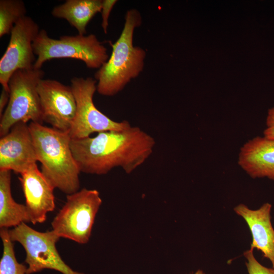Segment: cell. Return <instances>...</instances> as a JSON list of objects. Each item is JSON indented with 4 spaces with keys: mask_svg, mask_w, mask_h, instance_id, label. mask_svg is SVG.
<instances>
[{
    "mask_svg": "<svg viewBox=\"0 0 274 274\" xmlns=\"http://www.w3.org/2000/svg\"><path fill=\"white\" fill-rule=\"evenodd\" d=\"M71 82L76 102V114L68 132L71 139L86 138L94 132L123 130L131 126L128 121H115L96 108L93 100L97 91L95 79L74 77Z\"/></svg>",
    "mask_w": 274,
    "mask_h": 274,
    "instance_id": "obj_7",
    "label": "cell"
},
{
    "mask_svg": "<svg viewBox=\"0 0 274 274\" xmlns=\"http://www.w3.org/2000/svg\"><path fill=\"white\" fill-rule=\"evenodd\" d=\"M101 8L102 0H67L54 7L51 14L67 21L79 35H85L88 23L96 13L101 12Z\"/></svg>",
    "mask_w": 274,
    "mask_h": 274,
    "instance_id": "obj_15",
    "label": "cell"
},
{
    "mask_svg": "<svg viewBox=\"0 0 274 274\" xmlns=\"http://www.w3.org/2000/svg\"><path fill=\"white\" fill-rule=\"evenodd\" d=\"M238 163L252 178L274 181V139L257 136L248 141L240 149Z\"/></svg>",
    "mask_w": 274,
    "mask_h": 274,
    "instance_id": "obj_14",
    "label": "cell"
},
{
    "mask_svg": "<svg viewBox=\"0 0 274 274\" xmlns=\"http://www.w3.org/2000/svg\"><path fill=\"white\" fill-rule=\"evenodd\" d=\"M44 76L42 69L35 68L17 70L12 75L8 83L9 102L1 118V137L19 122L43 124L37 87Z\"/></svg>",
    "mask_w": 274,
    "mask_h": 274,
    "instance_id": "obj_5",
    "label": "cell"
},
{
    "mask_svg": "<svg viewBox=\"0 0 274 274\" xmlns=\"http://www.w3.org/2000/svg\"><path fill=\"white\" fill-rule=\"evenodd\" d=\"M9 96V92L3 88L0 95V118L2 117L4 109L8 105Z\"/></svg>",
    "mask_w": 274,
    "mask_h": 274,
    "instance_id": "obj_22",
    "label": "cell"
},
{
    "mask_svg": "<svg viewBox=\"0 0 274 274\" xmlns=\"http://www.w3.org/2000/svg\"><path fill=\"white\" fill-rule=\"evenodd\" d=\"M26 9L21 0L0 1V37L10 33L14 25L26 16Z\"/></svg>",
    "mask_w": 274,
    "mask_h": 274,
    "instance_id": "obj_17",
    "label": "cell"
},
{
    "mask_svg": "<svg viewBox=\"0 0 274 274\" xmlns=\"http://www.w3.org/2000/svg\"><path fill=\"white\" fill-rule=\"evenodd\" d=\"M102 203L99 192L83 188L66 195V200L51 222L61 238L85 244L90 237L97 213Z\"/></svg>",
    "mask_w": 274,
    "mask_h": 274,
    "instance_id": "obj_6",
    "label": "cell"
},
{
    "mask_svg": "<svg viewBox=\"0 0 274 274\" xmlns=\"http://www.w3.org/2000/svg\"><path fill=\"white\" fill-rule=\"evenodd\" d=\"M192 274H206V273L202 270L198 269L194 273Z\"/></svg>",
    "mask_w": 274,
    "mask_h": 274,
    "instance_id": "obj_23",
    "label": "cell"
},
{
    "mask_svg": "<svg viewBox=\"0 0 274 274\" xmlns=\"http://www.w3.org/2000/svg\"><path fill=\"white\" fill-rule=\"evenodd\" d=\"M37 90L42 120L57 130L69 132L76 112V102L71 86L52 79H42Z\"/></svg>",
    "mask_w": 274,
    "mask_h": 274,
    "instance_id": "obj_10",
    "label": "cell"
},
{
    "mask_svg": "<svg viewBox=\"0 0 274 274\" xmlns=\"http://www.w3.org/2000/svg\"><path fill=\"white\" fill-rule=\"evenodd\" d=\"M153 137L137 126L106 131L94 137L71 139V149L81 172L105 175L116 167L130 174L152 154Z\"/></svg>",
    "mask_w": 274,
    "mask_h": 274,
    "instance_id": "obj_1",
    "label": "cell"
},
{
    "mask_svg": "<svg viewBox=\"0 0 274 274\" xmlns=\"http://www.w3.org/2000/svg\"><path fill=\"white\" fill-rule=\"evenodd\" d=\"M29 128L44 177L54 188L67 195L78 191L81 172L71 149L68 132L32 122Z\"/></svg>",
    "mask_w": 274,
    "mask_h": 274,
    "instance_id": "obj_3",
    "label": "cell"
},
{
    "mask_svg": "<svg viewBox=\"0 0 274 274\" xmlns=\"http://www.w3.org/2000/svg\"><path fill=\"white\" fill-rule=\"evenodd\" d=\"M33 49L36 69H41L46 61L62 58L80 60L88 68L99 69L109 58L107 48L94 34L63 36L55 39L41 29L33 42Z\"/></svg>",
    "mask_w": 274,
    "mask_h": 274,
    "instance_id": "obj_4",
    "label": "cell"
},
{
    "mask_svg": "<svg viewBox=\"0 0 274 274\" xmlns=\"http://www.w3.org/2000/svg\"><path fill=\"white\" fill-rule=\"evenodd\" d=\"M38 161L29 125L15 124L0 140V170L21 174Z\"/></svg>",
    "mask_w": 274,
    "mask_h": 274,
    "instance_id": "obj_11",
    "label": "cell"
},
{
    "mask_svg": "<svg viewBox=\"0 0 274 274\" xmlns=\"http://www.w3.org/2000/svg\"><path fill=\"white\" fill-rule=\"evenodd\" d=\"M271 204H263L257 210L241 203L234 208V212L243 218L251 231L252 241L250 249L260 251L274 268V229L271 222Z\"/></svg>",
    "mask_w": 274,
    "mask_h": 274,
    "instance_id": "obj_13",
    "label": "cell"
},
{
    "mask_svg": "<svg viewBox=\"0 0 274 274\" xmlns=\"http://www.w3.org/2000/svg\"><path fill=\"white\" fill-rule=\"evenodd\" d=\"M117 1L116 0H102L101 27L105 34L107 33L109 26V17L110 13Z\"/></svg>",
    "mask_w": 274,
    "mask_h": 274,
    "instance_id": "obj_20",
    "label": "cell"
},
{
    "mask_svg": "<svg viewBox=\"0 0 274 274\" xmlns=\"http://www.w3.org/2000/svg\"><path fill=\"white\" fill-rule=\"evenodd\" d=\"M141 23V15L138 10L132 9L126 12L121 33L117 41L111 44L110 57L94 75L99 94L115 95L143 71L146 51L133 45L134 30Z\"/></svg>",
    "mask_w": 274,
    "mask_h": 274,
    "instance_id": "obj_2",
    "label": "cell"
},
{
    "mask_svg": "<svg viewBox=\"0 0 274 274\" xmlns=\"http://www.w3.org/2000/svg\"><path fill=\"white\" fill-rule=\"evenodd\" d=\"M11 170H0V228L16 227L29 219L25 205L16 202L11 194Z\"/></svg>",
    "mask_w": 274,
    "mask_h": 274,
    "instance_id": "obj_16",
    "label": "cell"
},
{
    "mask_svg": "<svg viewBox=\"0 0 274 274\" xmlns=\"http://www.w3.org/2000/svg\"><path fill=\"white\" fill-rule=\"evenodd\" d=\"M253 249H250L244 253L246 259L245 264L248 274H274L273 268H268L260 263L254 256Z\"/></svg>",
    "mask_w": 274,
    "mask_h": 274,
    "instance_id": "obj_19",
    "label": "cell"
},
{
    "mask_svg": "<svg viewBox=\"0 0 274 274\" xmlns=\"http://www.w3.org/2000/svg\"><path fill=\"white\" fill-rule=\"evenodd\" d=\"M0 236L3 247L0 260V274H28L25 265L17 260L13 242L9 236V229L1 228Z\"/></svg>",
    "mask_w": 274,
    "mask_h": 274,
    "instance_id": "obj_18",
    "label": "cell"
},
{
    "mask_svg": "<svg viewBox=\"0 0 274 274\" xmlns=\"http://www.w3.org/2000/svg\"><path fill=\"white\" fill-rule=\"evenodd\" d=\"M19 180L25 198L29 222L44 223L55 208V189L38 169L37 164L20 174Z\"/></svg>",
    "mask_w": 274,
    "mask_h": 274,
    "instance_id": "obj_12",
    "label": "cell"
},
{
    "mask_svg": "<svg viewBox=\"0 0 274 274\" xmlns=\"http://www.w3.org/2000/svg\"><path fill=\"white\" fill-rule=\"evenodd\" d=\"M9 233L12 241L18 242L25 250L28 274L45 269L62 274H85L74 270L64 262L56 247L60 237L53 230L38 231L23 222L9 229Z\"/></svg>",
    "mask_w": 274,
    "mask_h": 274,
    "instance_id": "obj_8",
    "label": "cell"
},
{
    "mask_svg": "<svg viewBox=\"0 0 274 274\" xmlns=\"http://www.w3.org/2000/svg\"><path fill=\"white\" fill-rule=\"evenodd\" d=\"M264 136L274 139V107L268 110L266 120V128L263 132Z\"/></svg>",
    "mask_w": 274,
    "mask_h": 274,
    "instance_id": "obj_21",
    "label": "cell"
},
{
    "mask_svg": "<svg viewBox=\"0 0 274 274\" xmlns=\"http://www.w3.org/2000/svg\"><path fill=\"white\" fill-rule=\"evenodd\" d=\"M40 31L38 24L27 16L14 25L9 44L0 60V83L9 92L8 83L14 72L34 68L37 57L33 42Z\"/></svg>",
    "mask_w": 274,
    "mask_h": 274,
    "instance_id": "obj_9",
    "label": "cell"
}]
</instances>
